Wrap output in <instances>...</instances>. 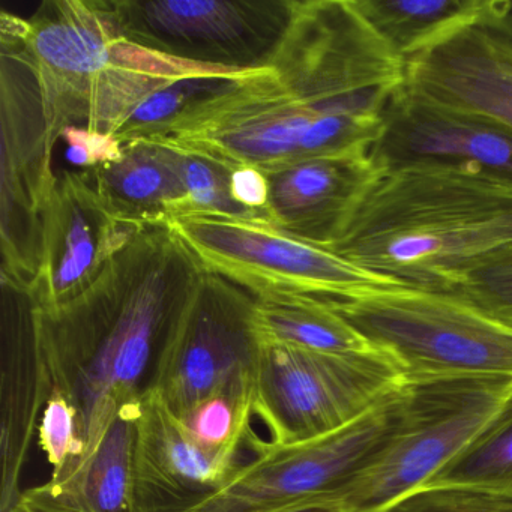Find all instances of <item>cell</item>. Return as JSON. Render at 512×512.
Here are the masks:
<instances>
[{"instance_id": "cell-1", "label": "cell", "mask_w": 512, "mask_h": 512, "mask_svg": "<svg viewBox=\"0 0 512 512\" xmlns=\"http://www.w3.org/2000/svg\"><path fill=\"white\" fill-rule=\"evenodd\" d=\"M203 274L166 224L149 226L74 301L38 308L50 394L65 395L79 410L83 460L119 413L145 397L167 335Z\"/></svg>"}, {"instance_id": "cell-2", "label": "cell", "mask_w": 512, "mask_h": 512, "mask_svg": "<svg viewBox=\"0 0 512 512\" xmlns=\"http://www.w3.org/2000/svg\"><path fill=\"white\" fill-rule=\"evenodd\" d=\"M511 245V179L416 161L382 167L329 250L401 286L457 292Z\"/></svg>"}, {"instance_id": "cell-3", "label": "cell", "mask_w": 512, "mask_h": 512, "mask_svg": "<svg viewBox=\"0 0 512 512\" xmlns=\"http://www.w3.org/2000/svg\"><path fill=\"white\" fill-rule=\"evenodd\" d=\"M266 67L314 119L304 158L371 151L406 85V62L356 0H292L286 31Z\"/></svg>"}, {"instance_id": "cell-4", "label": "cell", "mask_w": 512, "mask_h": 512, "mask_svg": "<svg viewBox=\"0 0 512 512\" xmlns=\"http://www.w3.org/2000/svg\"><path fill=\"white\" fill-rule=\"evenodd\" d=\"M28 22L25 43L55 145L68 127L115 137L155 89L208 68L131 43L107 0H47Z\"/></svg>"}, {"instance_id": "cell-5", "label": "cell", "mask_w": 512, "mask_h": 512, "mask_svg": "<svg viewBox=\"0 0 512 512\" xmlns=\"http://www.w3.org/2000/svg\"><path fill=\"white\" fill-rule=\"evenodd\" d=\"M328 301L407 380L512 376V325L458 293L388 287Z\"/></svg>"}, {"instance_id": "cell-6", "label": "cell", "mask_w": 512, "mask_h": 512, "mask_svg": "<svg viewBox=\"0 0 512 512\" xmlns=\"http://www.w3.org/2000/svg\"><path fill=\"white\" fill-rule=\"evenodd\" d=\"M511 391L512 376L407 380L394 434L338 502L347 512H380L418 490L479 433Z\"/></svg>"}, {"instance_id": "cell-7", "label": "cell", "mask_w": 512, "mask_h": 512, "mask_svg": "<svg viewBox=\"0 0 512 512\" xmlns=\"http://www.w3.org/2000/svg\"><path fill=\"white\" fill-rule=\"evenodd\" d=\"M407 382L379 349L323 353L262 343L254 368V416L277 445L307 442L352 424Z\"/></svg>"}, {"instance_id": "cell-8", "label": "cell", "mask_w": 512, "mask_h": 512, "mask_svg": "<svg viewBox=\"0 0 512 512\" xmlns=\"http://www.w3.org/2000/svg\"><path fill=\"white\" fill-rule=\"evenodd\" d=\"M28 29V20L2 13L0 274L31 286L40 269L44 212L58 176L52 169L56 145L25 43Z\"/></svg>"}, {"instance_id": "cell-9", "label": "cell", "mask_w": 512, "mask_h": 512, "mask_svg": "<svg viewBox=\"0 0 512 512\" xmlns=\"http://www.w3.org/2000/svg\"><path fill=\"white\" fill-rule=\"evenodd\" d=\"M406 383L352 424L317 439L277 445L253 431L251 457L238 473L208 499L178 512H287L337 499L394 434Z\"/></svg>"}, {"instance_id": "cell-10", "label": "cell", "mask_w": 512, "mask_h": 512, "mask_svg": "<svg viewBox=\"0 0 512 512\" xmlns=\"http://www.w3.org/2000/svg\"><path fill=\"white\" fill-rule=\"evenodd\" d=\"M166 226L205 272L220 275L254 296L296 293L347 299L374 289L406 287L302 241L266 218L191 214L172 218Z\"/></svg>"}, {"instance_id": "cell-11", "label": "cell", "mask_w": 512, "mask_h": 512, "mask_svg": "<svg viewBox=\"0 0 512 512\" xmlns=\"http://www.w3.org/2000/svg\"><path fill=\"white\" fill-rule=\"evenodd\" d=\"M314 125L274 71L263 67L194 104L151 139L230 170L251 167L268 175L304 160Z\"/></svg>"}, {"instance_id": "cell-12", "label": "cell", "mask_w": 512, "mask_h": 512, "mask_svg": "<svg viewBox=\"0 0 512 512\" xmlns=\"http://www.w3.org/2000/svg\"><path fill=\"white\" fill-rule=\"evenodd\" d=\"M256 296L205 272L167 335L151 385L178 418L229 385L254 374L260 341Z\"/></svg>"}, {"instance_id": "cell-13", "label": "cell", "mask_w": 512, "mask_h": 512, "mask_svg": "<svg viewBox=\"0 0 512 512\" xmlns=\"http://www.w3.org/2000/svg\"><path fill=\"white\" fill-rule=\"evenodd\" d=\"M131 43L179 61L226 70L266 67L292 0H112Z\"/></svg>"}, {"instance_id": "cell-14", "label": "cell", "mask_w": 512, "mask_h": 512, "mask_svg": "<svg viewBox=\"0 0 512 512\" xmlns=\"http://www.w3.org/2000/svg\"><path fill=\"white\" fill-rule=\"evenodd\" d=\"M145 229L107 205L89 172L62 173L44 212L40 269L29 286L38 308L74 301Z\"/></svg>"}, {"instance_id": "cell-15", "label": "cell", "mask_w": 512, "mask_h": 512, "mask_svg": "<svg viewBox=\"0 0 512 512\" xmlns=\"http://www.w3.org/2000/svg\"><path fill=\"white\" fill-rule=\"evenodd\" d=\"M0 512L22 499L23 470L50 383L38 347V307L31 287L0 274Z\"/></svg>"}, {"instance_id": "cell-16", "label": "cell", "mask_w": 512, "mask_h": 512, "mask_svg": "<svg viewBox=\"0 0 512 512\" xmlns=\"http://www.w3.org/2000/svg\"><path fill=\"white\" fill-rule=\"evenodd\" d=\"M244 452H214L148 391L140 404L133 449L137 512H178L220 491L247 463Z\"/></svg>"}, {"instance_id": "cell-17", "label": "cell", "mask_w": 512, "mask_h": 512, "mask_svg": "<svg viewBox=\"0 0 512 512\" xmlns=\"http://www.w3.org/2000/svg\"><path fill=\"white\" fill-rule=\"evenodd\" d=\"M371 155L380 167L463 164L512 181L511 128L419 97L406 85L388 107Z\"/></svg>"}, {"instance_id": "cell-18", "label": "cell", "mask_w": 512, "mask_h": 512, "mask_svg": "<svg viewBox=\"0 0 512 512\" xmlns=\"http://www.w3.org/2000/svg\"><path fill=\"white\" fill-rule=\"evenodd\" d=\"M406 88L512 130V41L482 20L467 26L406 62Z\"/></svg>"}, {"instance_id": "cell-19", "label": "cell", "mask_w": 512, "mask_h": 512, "mask_svg": "<svg viewBox=\"0 0 512 512\" xmlns=\"http://www.w3.org/2000/svg\"><path fill=\"white\" fill-rule=\"evenodd\" d=\"M380 172L382 167L371 151L296 161L268 173V220L302 241L329 250Z\"/></svg>"}, {"instance_id": "cell-20", "label": "cell", "mask_w": 512, "mask_h": 512, "mask_svg": "<svg viewBox=\"0 0 512 512\" xmlns=\"http://www.w3.org/2000/svg\"><path fill=\"white\" fill-rule=\"evenodd\" d=\"M140 404L119 413L85 460L44 484L26 488L20 500L34 512H137L133 449Z\"/></svg>"}, {"instance_id": "cell-21", "label": "cell", "mask_w": 512, "mask_h": 512, "mask_svg": "<svg viewBox=\"0 0 512 512\" xmlns=\"http://www.w3.org/2000/svg\"><path fill=\"white\" fill-rule=\"evenodd\" d=\"M89 175L107 205L139 226L167 224L181 211L185 190L178 152L157 140L125 143L119 160Z\"/></svg>"}, {"instance_id": "cell-22", "label": "cell", "mask_w": 512, "mask_h": 512, "mask_svg": "<svg viewBox=\"0 0 512 512\" xmlns=\"http://www.w3.org/2000/svg\"><path fill=\"white\" fill-rule=\"evenodd\" d=\"M490 0H356L359 11L404 62L481 22Z\"/></svg>"}, {"instance_id": "cell-23", "label": "cell", "mask_w": 512, "mask_h": 512, "mask_svg": "<svg viewBox=\"0 0 512 512\" xmlns=\"http://www.w3.org/2000/svg\"><path fill=\"white\" fill-rule=\"evenodd\" d=\"M254 322L260 341L323 353L374 349L352 328L328 299L296 293L256 296Z\"/></svg>"}, {"instance_id": "cell-24", "label": "cell", "mask_w": 512, "mask_h": 512, "mask_svg": "<svg viewBox=\"0 0 512 512\" xmlns=\"http://www.w3.org/2000/svg\"><path fill=\"white\" fill-rule=\"evenodd\" d=\"M422 487L512 494V391L479 433Z\"/></svg>"}, {"instance_id": "cell-25", "label": "cell", "mask_w": 512, "mask_h": 512, "mask_svg": "<svg viewBox=\"0 0 512 512\" xmlns=\"http://www.w3.org/2000/svg\"><path fill=\"white\" fill-rule=\"evenodd\" d=\"M253 418L254 374H247L236 377L206 398L182 421L203 448L214 452H244L254 431Z\"/></svg>"}, {"instance_id": "cell-26", "label": "cell", "mask_w": 512, "mask_h": 512, "mask_svg": "<svg viewBox=\"0 0 512 512\" xmlns=\"http://www.w3.org/2000/svg\"><path fill=\"white\" fill-rule=\"evenodd\" d=\"M176 152H178L179 172H181L185 190L184 202L176 217L200 214L263 218L242 208L233 200L232 191H230V176L233 170L208 158L196 157L187 152Z\"/></svg>"}, {"instance_id": "cell-27", "label": "cell", "mask_w": 512, "mask_h": 512, "mask_svg": "<svg viewBox=\"0 0 512 512\" xmlns=\"http://www.w3.org/2000/svg\"><path fill=\"white\" fill-rule=\"evenodd\" d=\"M37 439L52 466L50 476L61 475L85 457L82 419L77 407L65 395L50 394L41 413Z\"/></svg>"}, {"instance_id": "cell-28", "label": "cell", "mask_w": 512, "mask_h": 512, "mask_svg": "<svg viewBox=\"0 0 512 512\" xmlns=\"http://www.w3.org/2000/svg\"><path fill=\"white\" fill-rule=\"evenodd\" d=\"M452 293L512 325V245L470 272L457 292Z\"/></svg>"}, {"instance_id": "cell-29", "label": "cell", "mask_w": 512, "mask_h": 512, "mask_svg": "<svg viewBox=\"0 0 512 512\" xmlns=\"http://www.w3.org/2000/svg\"><path fill=\"white\" fill-rule=\"evenodd\" d=\"M380 512H512V494L473 488L421 487Z\"/></svg>"}, {"instance_id": "cell-30", "label": "cell", "mask_w": 512, "mask_h": 512, "mask_svg": "<svg viewBox=\"0 0 512 512\" xmlns=\"http://www.w3.org/2000/svg\"><path fill=\"white\" fill-rule=\"evenodd\" d=\"M61 140L67 145L65 157L82 172L113 163L122 155V145L113 136L94 133L80 127H68L62 131Z\"/></svg>"}, {"instance_id": "cell-31", "label": "cell", "mask_w": 512, "mask_h": 512, "mask_svg": "<svg viewBox=\"0 0 512 512\" xmlns=\"http://www.w3.org/2000/svg\"><path fill=\"white\" fill-rule=\"evenodd\" d=\"M233 200L259 217L268 218L269 179L262 170L242 167L230 176Z\"/></svg>"}, {"instance_id": "cell-32", "label": "cell", "mask_w": 512, "mask_h": 512, "mask_svg": "<svg viewBox=\"0 0 512 512\" xmlns=\"http://www.w3.org/2000/svg\"><path fill=\"white\" fill-rule=\"evenodd\" d=\"M484 23L512 41V0H490Z\"/></svg>"}, {"instance_id": "cell-33", "label": "cell", "mask_w": 512, "mask_h": 512, "mask_svg": "<svg viewBox=\"0 0 512 512\" xmlns=\"http://www.w3.org/2000/svg\"><path fill=\"white\" fill-rule=\"evenodd\" d=\"M287 512H347L337 499L326 500V502L311 503Z\"/></svg>"}, {"instance_id": "cell-34", "label": "cell", "mask_w": 512, "mask_h": 512, "mask_svg": "<svg viewBox=\"0 0 512 512\" xmlns=\"http://www.w3.org/2000/svg\"><path fill=\"white\" fill-rule=\"evenodd\" d=\"M8 512H34L31 508H29L26 503H23L22 500H19V502L16 503V505L13 506V508L10 509Z\"/></svg>"}]
</instances>
